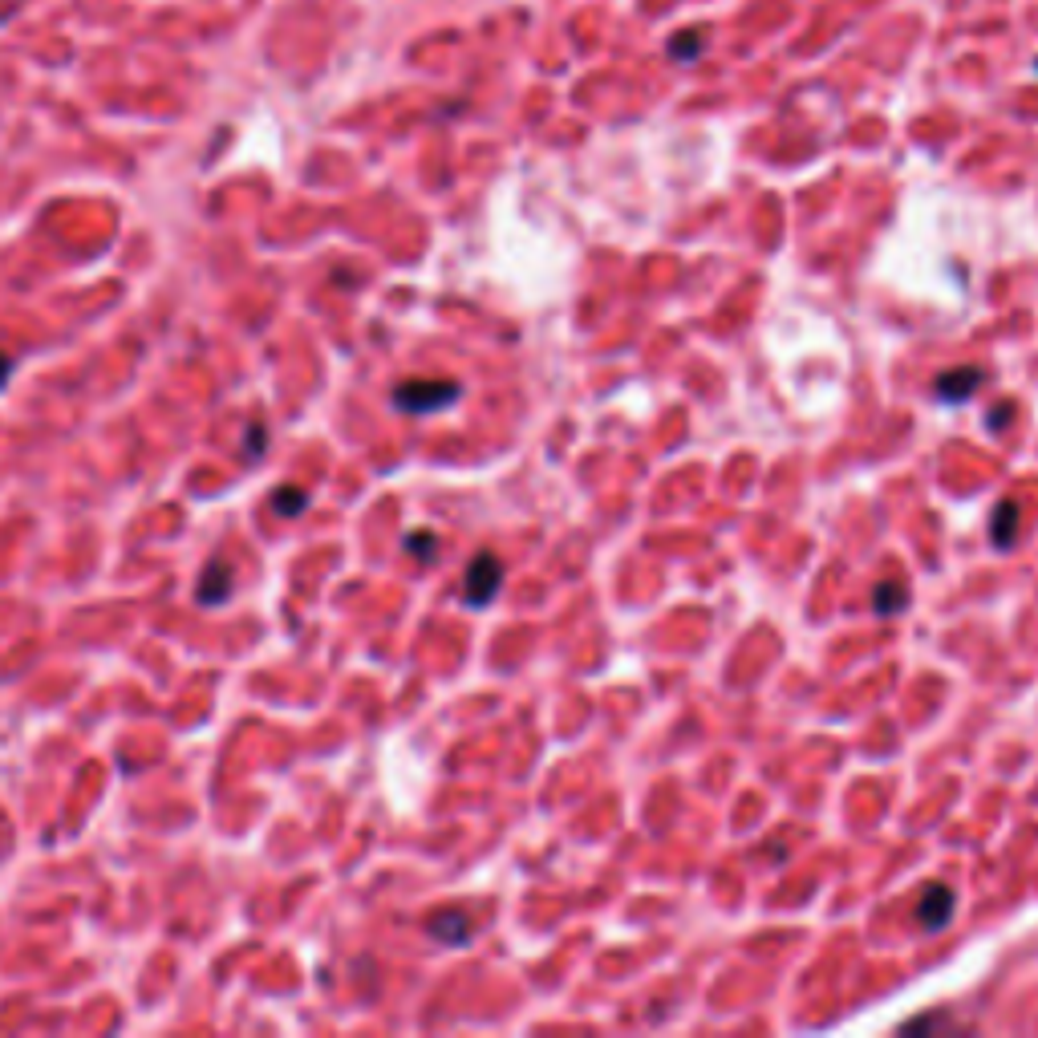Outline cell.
Wrapping results in <instances>:
<instances>
[{
  "instance_id": "obj_1",
  "label": "cell",
  "mask_w": 1038,
  "mask_h": 1038,
  "mask_svg": "<svg viewBox=\"0 0 1038 1038\" xmlns=\"http://www.w3.org/2000/svg\"><path fill=\"white\" fill-rule=\"evenodd\" d=\"M459 394H463V386L451 382V378H442V382L438 378H410L394 390V406L406 410V414H434V410L455 406Z\"/></svg>"
},
{
  "instance_id": "obj_2",
  "label": "cell",
  "mask_w": 1038,
  "mask_h": 1038,
  "mask_svg": "<svg viewBox=\"0 0 1038 1038\" xmlns=\"http://www.w3.org/2000/svg\"><path fill=\"white\" fill-rule=\"evenodd\" d=\"M463 584H467V605L483 609V605H491V601L499 597V588H503V564H499L491 552H479V556L471 560Z\"/></svg>"
},
{
  "instance_id": "obj_3",
  "label": "cell",
  "mask_w": 1038,
  "mask_h": 1038,
  "mask_svg": "<svg viewBox=\"0 0 1038 1038\" xmlns=\"http://www.w3.org/2000/svg\"><path fill=\"white\" fill-rule=\"evenodd\" d=\"M195 597H199V605H207V609L224 605V601L232 597V568H228L224 556H211V560L203 564L199 584H195Z\"/></svg>"
},
{
  "instance_id": "obj_4",
  "label": "cell",
  "mask_w": 1038,
  "mask_h": 1038,
  "mask_svg": "<svg viewBox=\"0 0 1038 1038\" xmlns=\"http://www.w3.org/2000/svg\"><path fill=\"white\" fill-rule=\"evenodd\" d=\"M953 909H957L953 888H949V884H929L925 897H921V905H917V921H921L929 933H937V929H945V925L953 921Z\"/></svg>"
},
{
  "instance_id": "obj_5",
  "label": "cell",
  "mask_w": 1038,
  "mask_h": 1038,
  "mask_svg": "<svg viewBox=\"0 0 1038 1038\" xmlns=\"http://www.w3.org/2000/svg\"><path fill=\"white\" fill-rule=\"evenodd\" d=\"M982 369L978 365H966V369H949V374H941L937 382H933V398L937 402H966L978 386H982Z\"/></svg>"
},
{
  "instance_id": "obj_6",
  "label": "cell",
  "mask_w": 1038,
  "mask_h": 1038,
  "mask_svg": "<svg viewBox=\"0 0 1038 1038\" xmlns=\"http://www.w3.org/2000/svg\"><path fill=\"white\" fill-rule=\"evenodd\" d=\"M426 929H430V937L447 941V945H463V941L471 937V921H467V913H459V909H447V913L430 917Z\"/></svg>"
},
{
  "instance_id": "obj_7",
  "label": "cell",
  "mask_w": 1038,
  "mask_h": 1038,
  "mask_svg": "<svg viewBox=\"0 0 1038 1038\" xmlns=\"http://www.w3.org/2000/svg\"><path fill=\"white\" fill-rule=\"evenodd\" d=\"M872 609L876 617H897L909 609V588L901 580H880L876 592H872Z\"/></svg>"
},
{
  "instance_id": "obj_8",
  "label": "cell",
  "mask_w": 1038,
  "mask_h": 1038,
  "mask_svg": "<svg viewBox=\"0 0 1038 1038\" xmlns=\"http://www.w3.org/2000/svg\"><path fill=\"white\" fill-rule=\"evenodd\" d=\"M990 536H994V548H1010L1014 536H1018V503L1014 499H1002L994 519H990Z\"/></svg>"
},
{
  "instance_id": "obj_9",
  "label": "cell",
  "mask_w": 1038,
  "mask_h": 1038,
  "mask_svg": "<svg viewBox=\"0 0 1038 1038\" xmlns=\"http://www.w3.org/2000/svg\"><path fill=\"white\" fill-rule=\"evenodd\" d=\"M305 507H309V491H305V487H292V483H284V487H276V491H272V511H276V515H284V519L301 515Z\"/></svg>"
},
{
  "instance_id": "obj_10",
  "label": "cell",
  "mask_w": 1038,
  "mask_h": 1038,
  "mask_svg": "<svg viewBox=\"0 0 1038 1038\" xmlns=\"http://www.w3.org/2000/svg\"><path fill=\"white\" fill-rule=\"evenodd\" d=\"M702 45H706V33H702V29H690V33H678V37L670 41V53H674L678 61H694V57L702 53Z\"/></svg>"
},
{
  "instance_id": "obj_11",
  "label": "cell",
  "mask_w": 1038,
  "mask_h": 1038,
  "mask_svg": "<svg viewBox=\"0 0 1038 1038\" xmlns=\"http://www.w3.org/2000/svg\"><path fill=\"white\" fill-rule=\"evenodd\" d=\"M406 548H410L418 560H434V548H438V540H434L430 532H414V536H406Z\"/></svg>"
},
{
  "instance_id": "obj_12",
  "label": "cell",
  "mask_w": 1038,
  "mask_h": 1038,
  "mask_svg": "<svg viewBox=\"0 0 1038 1038\" xmlns=\"http://www.w3.org/2000/svg\"><path fill=\"white\" fill-rule=\"evenodd\" d=\"M264 442H268L264 426H260V422H252V430H248V459H256V455L264 451Z\"/></svg>"
},
{
  "instance_id": "obj_13",
  "label": "cell",
  "mask_w": 1038,
  "mask_h": 1038,
  "mask_svg": "<svg viewBox=\"0 0 1038 1038\" xmlns=\"http://www.w3.org/2000/svg\"><path fill=\"white\" fill-rule=\"evenodd\" d=\"M9 378H13V357H9L5 349H0V386H5Z\"/></svg>"
}]
</instances>
